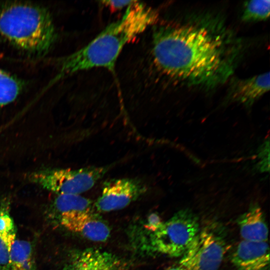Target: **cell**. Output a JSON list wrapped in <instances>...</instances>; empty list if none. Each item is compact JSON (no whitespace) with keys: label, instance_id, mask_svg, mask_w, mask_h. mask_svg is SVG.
<instances>
[{"label":"cell","instance_id":"cell-15","mask_svg":"<svg viewBox=\"0 0 270 270\" xmlns=\"http://www.w3.org/2000/svg\"><path fill=\"white\" fill-rule=\"evenodd\" d=\"M270 0H251L246 2L242 20L254 22L266 20L270 16Z\"/></svg>","mask_w":270,"mask_h":270},{"label":"cell","instance_id":"cell-12","mask_svg":"<svg viewBox=\"0 0 270 270\" xmlns=\"http://www.w3.org/2000/svg\"><path fill=\"white\" fill-rule=\"evenodd\" d=\"M240 232L243 240L266 242L268 228L262 210L258 206L250 208L238 220Z\"/></svg>","mask_w":270,"mask_h":270},{"label":"cell","instance_id":"cell-21","mask_svg":"<svg viewBox=\"0 0 270 270\" xmlns=\"http://www.w3.org/2000/svg\"><path fill=\"white\" fill-rule=\"evenodd\" d=\"M166 270H184L180 266L170 268Z\"/></svg>","mask_w":270,"mask_h":270},{"label":"cell","instance_id":"cell-11","mask_svg":"<svg viewBox=\"0 0 270 270\" xmlns=\"http://www.w3.org/2000/svg\"><path fill=\"white\" fill-rule=\"evenodd\" d=\"M270 81L268 72L239 80L232 88V98L235 101L250 106L269 90Z\"/></svg>","mask_w":270,"mask_h":270},{"label":"cell","instance_id":"cell-19","mask_svg":"<svg viewBox=\"0 0 270 270\" xmlns=\"http://www.w3.org/2000/svg\"><path fill=\"white\" fill-rule=\"evenodd\" d=\"M163 222L157 214L152 213L148 216L144 228L150 232L151 234L156 232L162 226Z\"/></svg>","mask_w":270,"mask_h":270},{"label":"cell","instance_id":"cell-6","mask_svg":"<svg viewBox=\"0 0 270 270\" xmlns=\"http://www.w3.org/2000/svg\"><path fill=\"white\" fill-rule=\"evenodd\" d=\"M110 166L79 169H53L34 172L30 180L57 194H77L92 188L107 172Z\"/></svg>","mask_w":270,"mask_h":270},{"label":"cell","instance_id":"cell-17","mask_svg":"<svg viewBox=\"0 0 270 270\" xmlns=\"http://www.w3.org/2000/svg\"><path fill=\"white\" fill-rule=\"evenodd\" d=\"M268 139L260 146L258 150V158L260 161L257 165L258 169L261 172H268L270 167V148Z\"/></svg>","mask_w":270,"mask_h":270},{"label":"cell","instance_id":"cell-18","mask_svg":"<svg viewBox=\"0 0 270 270\" xmlns=\"http://www.w3.org/2000/svg\"><path fill=\"white\" fill-rule=\"evenodd\" d=\"M14 230V222L6 212L0 211V234Z\"/></svg>","mask_w":270,"mask_h":270},{"label":"cell","instance_id":"cell-10","mask_svg":"<svg viewBox=\"0 0 270 270\" xmlns=\"http://www.w3.org/2000/svg\"><path fill=\"white\" fill-rule=\"evenodd\" d=\"M232 262L238 270H268V244L266 242L242 240L232 254Z\"/></svg>","mask_w":270,"mask_h":270},{"label":"cell","instance_id":"cell-13","mask_svg":"<svg viewBox=\"0 0 270 270\" xmlns=\"http://www.w3.org/2000/svg\"><path fill=\"white\" fill-rule=\"evenodd\" d=\"M32 247L27 241L15 240L11 248L8 270H34Z\"/></svg>","mask_w":270,"mask_h":270},{"label":"cell","instance_id":"cell-14","mask_svg":"<svg viewBox=\"0 0 270 270\" xmlns=\"http://www.w3.org/2000/svg\"><path fill=\"white\" fill-rule=\"evenodd\" d=\"M22 89L19 80L13 76L0 70V106L12 102Z\"/></svg>","mask_w":270,"mask_h":270},{"label":"cell","instance_id":"cell-1","mask_svg":"<svg viewBox=\"0 0 270 270\" xmlns=\"http://www.w3.org/2000/svg\"><path fill=\"white\" fill-rule=\"evenodd\" d=\"M203 24L163 25L152 34L154 64L166 76L188 84L214 86L232 72L234 51L222 32Z\"/></svg>","mask_w":270,"mask_h":270},{"label":"cell","instance_id":"cell-7","mask_svg":"<svg viewBox=\"0 0 270 270\" xmlns=\"http://www.w3.org/2000/svg\"><path fill=\"white\" fill-rule=\"evenodd\" d=\"M226 242L216 227L200 230L179 262L184 270H218L226 251Z\"/></svg>","mask_w":270,"mask_h":270},{"label":"cell","instance_id":"cell-5","mask_svg":"<svg viewBox=\"0 0 270 270\" xmlns=\"http://www.w3.org/2000/svg\"><path fill=\"white\" fill-rule=\"evenodd\" d=\"M200 230L198 218L189 210H182L150 234V246L155 252L178 257L186 252Z\"/></svg>","mask_w":270,"mask_h":270},{"label":"cell","instance_id":"cell-3","mask_svg":"<svg viewBox=\"0 0 270 270\" xmlns=\"http://www.w3.org/2000/svg\"><path fill=\"white\" fill-rule=\"evenodd\" d=\"M0 35L14 46L36 54L48 51L56 37L54 24L46 8L19 2L0 6Z\"/></svg>","mask_w":270,"mask_h":270},{"label":"cell","instance_id":"cell-8","mask_svg":"<svg viewBox=\"0 0 270 270\" xmlns=\"http://www.w3.org/2000/svg\"><path fill=\"white\" fill-rule=\"evenodd\" d=\"M146 190V186L138 179H111L104 182L102 194L94 206L98 211L102 212L122 209L136 200Z\"/></svg>","mask_w":270,"mask_h":270},{"label":"cell","instance_id":"cell-16","mask_svg":"<svg viewBox=\"0 0 270 270\" xmlns=\"http://www.w3.org/2000/svg\"><path fill=\"white\" fill-rule=\"evenodd\" d=\"M16 237L14 230L0 234V270H8L10 253Z\"/></svg>","mask_w":270,"mask_h":270},{"label":"cell","instance_id":"cell-9","mask_svg":"<svg viewBox=\"0 0 270 270\" xmlns=\"http://www.w3.org/2000/svg\"><path fill=\"white\" fill-rule=\"evenodd\" d=\"M127 263L112 253L94 248L73 252L65 270H127Z\"/></svg>","mask_w":270,"mask_h":270},{"label":"cell","instance_id":"cell-20","mask_svg":"<svg viewBox=\"0 0 270 270\" xmlns=\"http://www.w3.org/2000/svg\"><path fill=\"white\" fill-rule=\"evenodd\" d=\"M135 0H104L102 2L104 4L116 9H122L128 8Z\"/></svg>","mask_w":270,"mask_h":270},{"label":"cell","instance_id":"cell-4","mask_svg":"<svg viewBox=\"0 0 270 270\" xmlns=\"http://www.w3.org/2000/svg\"><path fill=\"white\" fill-rule=\"evenodd\" d=\"M53 206L67 230L96 242H104L110 237L109 226L94 212L90 200L80 195L58 194Z\"/></svg>","mask_w":270,"mask_h":270},{"label":"cell","instance_id":"cell-2","mask_svg":"<svg viewBox=\"0 0 270 270\" xmlns=\"http://www.w3.org/2000/svg\"><path fill=\"white\" fill-rule=\"evenodd\" d=\"M158 18L154 9L135 0L120 20L108 24L88 44L62 60L60 76L98 68L114 72L124 46L155 24Z\"/></svg>","mask_w":270,"mask_h":270}]
</instances>
